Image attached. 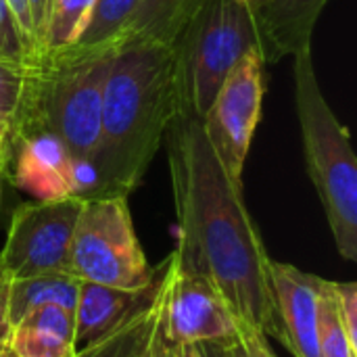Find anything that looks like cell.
I'll return each mask as SVG.
<instances>
[{"mask_svg":"<svg viewBox=\"0 0 357 357\" xmlns=\"http://www.w3.org/2000/svg\"><path fill=\"white\" fill-rule=\"evenodd\" d=\"M337 310L349 341L357 347V284L356 282H333Z\"/></svg>","mask_w":357,"mask_h":357,"instance_id":"603a6c76","label":"cell"},{"mask_svg":"<svg viewBox=\"0 0 357 357\" xmlns=\"http://www.w3.org/2000/svg\"><path fill=\"white\" fill-rule=\"evenodd\" d=\"M180 349H182V357H207L203 345H186V347H180Z\"/></svg>","mask_w":357,"mask_h":357,"instance_id":"4dcf8cb0","label":"cell"},{"mask_svg":"<svg viewBox=\"0 0 357 357\" xmlns=\"http://www.w3.org/2000/svg\"><path fill=\"white\" fill-rule=\"evenodd\" d=\"M163 140L178 213V266L207 278L238 324L274 337L270 255L243 184L226 172L199 117L178 113Z\"/></svg>","mask_w":357,"mask_h":357,"instance_id":"6da1fadb","label":"cell"},{"mask_svg":"<svg viewBox=\"0 0 357 357\" xmlns=\"http://www.w3.org/2000/svg\"><path fill=\"white\" fill-rule=\"evenodd\" d=\"M92 4L94 0H50L38 54L71 46L86 25Z\"/></svg>","mask_w":357,"mask_h":357,"instance_id":"d6986e66","label":"cell"},{"mask_svg":"<svg viewBox=\"0 0 357 357\" xmlns=\"http://www.w3.org/2000/svg\"><path fill=\"white\" fill-rule=\"evenodd\" d=\"M0 357H15L13 356V351L8 349V345H6V343H2V345H0Z\"/></svg>","mask_w":357,"mask_h":357,"instance_id":"836d02e7","label":"cell"},{"mask_svg":"<svg viewBox=\"0 0 357 357\" xmlns=\"http://www.w3.org/2000/svg\"><path fill=\"white\" fill-rule=\"evenodd\" d=\"M169 46L178 113L203 119L230 69L249 50L259 52L255 17L241 0H203Z\"/></svg>","mask_w":357,"mask_h":357,"instance_id":"5b68a950","label":"cell"},{"mask_svg":"<svg viewBox=\"0 0 357 357\" xmlns=\"http://www.w3.org/2000/svg\"><path fill=\"white\" fill-rule=\"evenodd\" d=\"M82 203L77 197H67L19 205L0 249V270L10 280L52 272L71 274L69 251Z\"/></svg>","mask_w":357,"mask_h":357,"instance_id":"52a82bcc","label":"cell"},{"mask_svg":"<svg viewBox=\"0 0 357 357\" xmlns=\"http://www.w3.org/2000/svg\"><path fill=\"white\" fill-rule=\"evenodd\" d=\"M6 345L15 357H75V318L73 312L44 305L10 326Z\"/></svg>","mask_w":357,"mask_h":357,"instance_id":"5bb4252c","label":"cell"},{"mask_svg":"<svg viewBox=\"0 0 357 357\" xmlns=\"http://www.w3.org/2000/svg\"><path fill=\"white\" fill-rule=\"evenodd\" d=\"M119 46H67L38 54L15 130L40 128L61 138L73 159L90 161L100 138L107 75Z\"/></svg>","mask_w":357,"mask_h":357,"instance_id":"3957f363","label":"cell"},{"mask_svg":"<svg viewBox=\"0 0 357 357\" xmlns=\"http://www.w3.org/2000/svg\"><path fill=\"white\" fill-rule=\"evenodd\" d=\"M142 357H155V356H153V345H151V349H149V351H146V354H144Z\"/></svg>","mask_w":357,"mask_h":357,"instance_id":"e575fe53","label":"cell"},{"mask_svg":"<svg viewBox=\"0 0 357 357\" xmlns=\"http://www.w3.org/2000/svg\"><path fill=\"white\" fill-rule=\"evenodd\" d=\"M178 111L172 46H119L107 75L100 138L92 157L98 176L96 199H128L138 188Z\"/></svg>","mask_w":357,"mask_h":357,"instance_id":"7a4b0ae2","label":"cell"},{"mask_svg":"<svg viewBox=\"0 0 357 357\" xmlns=\"http://www.w3.org/2000/svg\"><path fill=\"white\" fill-rule=\"evenodd\" d=\"M264 92V61L257 50H249L230 69L201 119L215 155L230 178L241 184L251 140L261 119Z\"/></svg>","mask_w":357,"mask_h":357,"instance_id":"ba28073f","label":"cell"},{"mask_svg":"<svg viewBox=\"0 0 357 357\" xmlns=\"http://www.w3.org/2000/svg\"><path fill=\"white\" fill-rule=\"evenodd\" d=\"M205 356L207 357H249L247 349L243 347V343L236 339L226 341V343H215V345H203Z\"/></svg>","mask_w":357,"mask_h":357,"instance_id":"4316f807","label":"cell"},{"mask_svg":"<svg viewBox=\"0 0 357 357\" xmlns=\"http://www.w3.org/2000/svg\"><path fill=\"white\" fill-rule=\"evenodd\" d=\"M203 0H136L119 46L134 42L172 44Z\"/></svg>","mask_w":357,"mask_h":357,"instance_id":"9a60e30c","label":"cell"},{"mask_svg":"<svg viewBox=\"0 0 357 357\" xmlns=\"http://www.w3.org/2000/svg\"><path fill=\"white\" fill-rule=\"evenodd\" d=\"M157 337L174 347L215 345L238 337V320L218 289L203 276L176 266L159 303Z\"/></svg>","mask_w":357,"mask_h":357,"instance_id":"9c48e42d","label":"cell"},{"mask_svg":"<svg viewBox=\"0 0 357 357\" xmlns=\"http://www.w3.org/2000/svg\"><path fill=\"white\" fill-rule=\"evenodd\" d=\"M8 176H10L8 165H4V163L0 161V205H2V195H4V182L8 180Z\"/></svg>","mask_w":357,"mask_h":357,"instance_id":"1f68e13d","label":"cell"},{"mask_svg":"<svg viewBox=\"0 0 357 357\" xmlns=\"http://www.w3.org/2000/svg\"><path fill=\"white\" fill-rule=\"evenodd\" d=\"M8 282L10 278L0 270V345L6 343L10 333V318H8Z\"/></svg>","mask_w":357,"mask_h":357,"instance_id":"484cf974","label":"cell"},{"mask_svg":"<svg viewBox=\"0 0 357 357\" xmlns=\"http://www.w3.org/2000/svg\"><path fill=\"white\" fill-rule=\"evenodd\" d=\"M326 4L328 0H264L253 15L264 67L310 48Z\"/></svg>","mask_w":357,"mask_h":357,"instance_id":"4fadbf2b","label":"cell"},{"mask_svg":"<svg viewBox=\"0 0 357 357\" xmlns=\"http://www.w3.org/2000/svg\"><path fill=\"white\" fill-rule=\"evenodd\" d=\"M295 109L307 174L324 207L337 251L357 259V161L347 128L333 113L318 84L312 46L293 56Z\"/></svg>","mask_w":357,"mask_h":357,"instance_id":"277c9868","label":"cell"},{"mask_svg":"<svg viewBox=\"0 0 357 357\" xmlns=\"http://www.w3.org/2000/svg\"><path fill=\"white\" fill-rule=\"evenodd\" d=\"M238 341L247 349L249 357H276L274 349L268 343V337L253 331V328H247V326L238 324Z\"/></svg>","mask_w":357,"mask_h":357,"instance_id":"cb8c5ba5","label":"cell"},{"mask_svg":"<svg viewBox=\"0 0 357 357\" xmlns=\"http://www.w3.org/2000/svg\"><path fill=\"white\" fill-rule=\"evenodd\" d=\"M268 280L274 310V339L295 357L318 354V295L322 278L270 259Z\"/></svg>","mask_w":357,"mask_h":357,"instance_id":"8fae6325","label":"cell"},{"mask_svg":"<svg viewBox=\"0 0 357 357\" xmlns=\"http://www.w3.org/2000/svg\"><path fill=\"white\" fill-rule=\"evenodd\" d=\"M23 36L27 38V42L31 44V48L36 50L38 54V42H36V31H33V23H31V15H29V6H27V0H6Z\"/></svg>","mask_w":357,"mask_h":357,"instance_id":"d4e9b609","label":"cell"},{"mask_svg":"<svg viewBox=\"0 0 357 357\" xmlns=\"http://www.w3.org/2000/svg\"><path fill=\"white\" fill-rule=\"evenodd\" d=\"M174 266L176 251H172L157 268H153V278L142 289H115L82 280L73 312L77 345L100 341L132 320L155 310L163 297Z\"/></svg>","mask_w":357,"mask_h":357,"instance_id":"30bf717a","label":"cell"},{"mask_svg":"<svg viewBox=\"0 0 357 357\" xmlns=\"http://www.w3.org/2000/svg\"><path fill=\"white\" fill-rule=\"evenodd\" d=\"M31 63L0 56V113L10 121L19 115L29 82Z\"/></svg>","mask_w":357,"mask_h":357,"instance_id":"44dd1931","label":"cell"},{"mask_svg":"<svg viewBox=\"0 0 357 357\" xmlns=\"http://www.w3.org/2000/svg\"><path fill=\"white\" fill-rule=\"evenodd\" d=\"M241 2H243V4H245V6H247L251 13H253V15H255V13H257V8L264 4V0H241Z\"/></svg>","mask_w":357,"mask_h":357,"instance_id":"d6a6232c","label":"cell"},{"mask_svg":"<svg viewBox=\"0 0 357 357\" xmlns=\"http://www.w3.org/2000/svg\"><path fill=\"white\" fill-rule=\"evenodd\" d=\"M318 354L320 357H357V347L349 341L337 310L333 282L324 278L318 295Z\"/></svg>","mask_w":357,"mask_h":357,"instance_id":"ffe728a7","label":"cell"},{"mask_svg":"<svg viewBox=\"0 0 357 357\" xmlns=\"http://www.w3.org/2000/svg\"><path fill=\"white\" fill-rule=\"evenodd\" d=\"M153 356L155 357H182V349L180 347H174V345H167L163 343L157 335H155V341H153Z\"/></svg>","mask_w":357,"mask_h":357,"instance_id":"f546056e","label":"cell"},{"mask_svg":"<svg viewBox=\"0 0 357 357\" xmlns=\"http://www.w3.org/2000/svg\"><path fill=\"white\" fill-rule=\"evenodd\" d=\"M161 303V301H159ZM159 326V305L149 314L132 320L109 337L84 345L75 357H142L153 345Z\"/></svg>","mask_w":357,"mask_h":357,"instance_id":"e0dca14e","label":"cell"},{"mask_svg":"<svg viewBox=\"0 0 357 357\" xmlns=\"http://www.w3.org/2000/svg\"><path fill=\"white\" fill-rule=\"evenodd\" d=\"M79 278L67 272H52L31 278H19L8 282V318L10 326L21 320L25 314L44 307L56 305L69 312H75Z\"/></svg>","mask_w":357,"mask_h":357,"instance_id":"2e32d148","label":"cell"},{"mask_svg":"<svg viewBox=\"0 0 357 357\" xmlns=\"http://www.w3.org/2000/svg\"><path fill=\"white\" fill-rule=\"evenodd\" d=\"M134 8H136V0H94L86 25L71 46L77 48H94L107 44L119 46L121 33L130 23Z\"/></svg>","mask_w":357,"mask_h":357,"instance_id":"ac0fdd59","label":"cell"},{"mask_svg":"<svg viewBox=\"0 0 357 357\" xmlns=\"http://www.w3.org/2000/svg\"><path fill=\"white\" fill-rule=\"evenodd\" d=\"M10 155H13V121L0 113V161L10 169Z\"/></svg>","mask_w":357,"mask_h":357,"instance_id":"83f0119b","label":"cell"},{"mask_svg":"<svg viewBox=\"0 0 357 357\" xmlns=\"http://www.w3.org/2000/svg\"><path fill=\"white\" fill-rule=\"evenodd\" d=\"M0 56L21 61V63L38 61L36 50L23 36L6 0H0Z\"/></svg>","mask_w":357,"mask_h":357,"instance_id":"7402d4cb","label":"cell"},{"mask_svg":"<svg viewBox=\"0 0 357 357\" xmlns=\"http://www.w3.org/2000/svg\"><path fill=\"white\" fill-rule=\"evenodd\" d=\"M71 274L84 282L142 289L153 268L140 247L126 197L88 199L82 203L69 251Z\"/></svg>","mask_w":357,"mask_h":357,"instance_id":"8992f818","label":"cell"},{"mask_svg":"<svg viewBox=\"0 0 357 357\" xmlns=\"http://www.w3.org/2000/svg\"><path fill=\"white\" fill-rule=\"evenodd\" d=\"M48 4H50V0H27L31 23H33V31H36V42H38V52H40V38H42L44 23H46Z\"/></svg>","mask_w":357,"mask_h":357,"instance_id":"f1b7e54d","label":"cell"},{"mask_svg":"<svg viewBox=\"0 0 357 357\" xmlns=\"http://www.w3.org/2000/svg\"><path fill=\"white\" fill-rule=\"evenodd\" d=\"M10 167L15 186L36 201L75 197V159L48 130H15Z\"/></svg>","mask_w":357,"mask_h":357,"instance_id":"7c38bea8","label":"cell"}]
</instances>
